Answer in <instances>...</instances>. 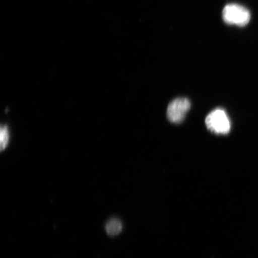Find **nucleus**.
<instances>
[{
	"label": "nucleus",
	"mask_w": 258,
	"mask_h": 258,
	"mask_svg": "<svg viewBox=\"0 0 258 258\" xmlns=\"http://www.w3.org/2000/svg\"><path fill=\"white\" fill-rule=\"evenodd\" d=\"M191 107L189 100L179 98L171 102L167 108V116L170 122L175 124L181 122L185 117L187 112Z\"/></svg>",
	"instance_id": "nucleus-3"
},
{
	"label": "nucleus",
	"mask_w": 258,
	"mask_h": 258,
	"mask_svg": "<svg viewBox=\"0 0 258 258\" xmlns=\"http://www.w3.org/2000/svg\"><path fill=\"white\" fill-rule=\"evenodd\" d=\"M205 122L209 130L216 134L225 135L230 131V119L224 109H216L209 113Z\"/></svg>",
	"instance_id": "nucleus-2"
},
{
	"label": "nucleus",
	"mask_w": 258,
	"mask_h": 258,
	"mask_svg": "<svg viewBox=\"0 0 258 258\" xmlns=\"http://www.w3.org/2000/svg\"><path fill=\"white\" fill-rule=\"evenodd\" d=\"M105 230L110 235H116L122 230V224L120 219L112 218L109 219L105 225Z\"/></svg>",
	"instance_id": "nucleus-4"
},
{
	"label": "nucleus",
	"mask_w": 258,
	"mask_h": 258,
	"mask_svg": "<svg viewBox=\"0 0 258 258\" xmlns=\"http://www.w3.org/2000/svg\"><path fill=\"white\" fill-rule=\"evenodd\" d=\"M222 18L226 24L244 27L249 23L250 14L246 8L239 5L230 4L222 12Z\"/></svg>",
	"instance_id": "nucleus-1"
},
{
	"label": "nucleus",
	"mask_w": 258,
	"mask_h": 258,
	"mask_svg": "<svg viewBox=\"0 0 258 258\" xmlns=\"http://www.w3.org/2000/svg\"><path fill=\"white\" fill-rule=\"evenodd\" d=\"M10 141V131L8 125L2 124L0 128V148L4 151L8 146Z\"/></svg>",
	"instance_id": "nucleus-5"
}]
</instances>
